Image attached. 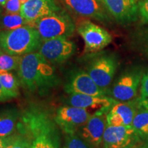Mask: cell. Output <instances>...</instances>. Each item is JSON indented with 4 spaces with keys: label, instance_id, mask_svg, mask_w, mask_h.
Here are the masks:
<instances>
[{
    "label": "cell",
    "instance_id": "1",
    "mask_svg": "<svg viewBox=\"0 0 148 148\" xmlns=\"http://www.w3.org/2000/svg\"><path fill=\"white\" fill-rule=\"evenodd\" d=\"M16 130L32 140V148H59L60 127L47 108L31 103L21 111Z\"/></svg>",
    "mask_w": 148,
    "mask_h": 148
},
{
    "label": "cell",
    "instance_id": "2",
    "mask_svg": "<svg viewBox=\"0 0 148 148\" xmlns=\"http://www.w3.org/2000/svg\"><path fill=\"white\" fill-rule=\"evenodd\" d=\"M16 71L21 86L30 92L42 95L60 82L54 68L39 52L22 56Z\"/></svg>",
    "mask_w": 148,
    "mask_h": 148
},
{
    "label": "cell",
    "instance_id": "3",
    "mask_svg": "<svg viewBox=\"0 0 148 148\" xmlns=\"http://www.w3.org/2000/svg\"><path fill=\"white\" fill-rule=\"evenodd\" d=\"M42 42L37 29L29 25L0 31V46L3 52L10 55L23 56L36 52Z\"/></svg>",
    "mask_w": 148,
    "mask_h": 148
},
{
    "label": "cell",
    "instance_id": "4",
    "mask_svg": "<svg viewBox=\"0 0 148 148\" xmlns=\"http://www.w3.org/2000/svg\"><path fill=\"white\" fill-rule=\"evenodd\" d=\"M32 27L37 29L42 41L56 38H67L73 35L75 28L71 18L60 10L38 18Z\"/></svg>",
    "mask_w": 148,
    "mask_h": 148
},
{
    "label": "cell",
    "instance_id": "5",
    "mask_svg": "<svg viewBox=\"0 0 148 148\" xmlns=\"http://www.w3.org/2000/svg\"><path fill=\"white\" fill-rule=\"evenodd\" d=\"M117 69V60L112 55L99 56L88 64L86 72L95 84L108 95Z\"/></svg>",
    "mask_w": 148,
    "mask_h": 148
},
{
    "label": "cell",
    "instance_id": "6",
    "mask_svg": "<svg viewBox=\"0 0 148 148\" xmlns=\"http://www.w3.org/2000/svg\"><path fill=\"white\" fill-rule=\"evenodd\" d=\"M76 29L84 40L85 51L87 52L101 50L112 42V36L106 29L88 19L77 22Z\"/></svg>",
    "mask_w": 148,
    "mask_h": 148
},
{
    "label": "cell",
    "instance_id": "7",
    "mask_svg": "<svg viewBox=\"0 0 148 148\" xmlns=\"http://www.w3.org/2000/svg\"><path fill=\"white\" fill-rule=\"evenodd\" d=\"M143 77L140 69H131L119 77L109 90L108 95L117 101L134 100Z\"/></svg>",
    "mask_w": 148,
    "mask_h": 148
},
{
    "label": "cell",
    "instance_id": "8",
    "mask_svg": "<svg viewBox=\"0 0 148 148\" xmlns=\"http://www.w3.org/2000/svg\"><path fill=\"white\" fill-rule=\"evenodd\" d=\"M90 115L89 111L86 109L66 105L57 109L54 119L64 134H71L77 133Z\"/></svg>",
    "mask_w": 148,
    "mask_h": 148
},
{
    "label": "cell",
    "instance_id": "9",
    "mask_svg": "<svg viewBox=\"0 0 148 148\" xmlns=\"http://www.w3.org/2000/svg\"><path fill=\"white\" fill-rule=\"evenodd\" d=\"M39 52L51 64L63 63L75 52V45L66 38H51L42 41Z\"/></svg>",
    "mask_w": 148,
    "mask_h": 148
},
{
    "label": "cell",
    "instance_id": "10",
    "mask_svg": "<svg viewBox=\"0 0 148 148\" xmlns=\"http://www.w3.org/2000/svg\"><path fill=\"white\" fill-rule=\"evenodd\" d=\"M138 136L132 125H106L103 133V148H134Z\"/></svg>",
    "mask_w": 148,
    "mask_h": 148
},
{
    "label": "cell",
    "instance_id": "11",
    "mask_svg": "<svg viewBox=\"0 0 148 148\" xmlns=\"http://www.w3.org/2000/svg\"><path fill=\"white\" fill-rule=\"evenodd\" d=\"M64 90L67 94L107 96L106 92L95 84L87 72L82 69L74 70L70 72Z\"/></svg>",
    "mask_w": 148,
    "mask_h": 148
},
{
    "label": "cell",
    "instance_id": "12",
    "mask_svg": "<svg viewBox=\"0 0 148 148\" xmlns=\"http://www.w3.org/2000/svg\"><path fill=\"white\" fill-rule=\"evenodd\" d=\"M108 110H97L91 114L85 124L79 129L77 134L94 148L102 143L103 133L106 130V114Z\"/></svg>",
    "mask_w": 148,
    "mask_h": 148
},
{
    "label": "cell",
    "instance_id": "13",
    "mask_svg": "<svg viewBox=\"0 0 148 148\" xmlns=\"http://www.w3.org/2000/svg\"><path fill=\"white\" fill-rule=\"evenodd\" d=\"M137 100L129 101H116L106 114L107 125L120 126L132 125L133 119L137 112Z\"/></svg>",
    "mask_w": 148,
    "mask_h": 148
},
{
    "label": "cell",
    "instance_id": "14",
    "mask_svg": "<svg viewBox=\"0 0 148 148\" xmlns=\"http://www.w3.org/2000/svg\"><path fill=\"white\" fill-rule=\"evenodd\" d=\"M60 10L55 0H28L21 5L20 14L32 27L38 18Z\"/></svg>",
    "mask_w": 148,
    "mask_h": 148
},
{
    "label": "cell",
    "instance_id": "15",
    "mask_svg": "<svg viewBox=\"0 0 148 148\" xmlns=\"http://www.w3.org/2000/svg\"><path fill=\"white\" fill-rule=\"evenodd\" d=\"M64 5L74 13L84 17L107 22L109 18L97 0H62Z\"/></svg>",
    "mask_w": 148,
    "mask_h": 148
},
{
    "label": "cell",
    "instance_id": "16",
    "mask_svg": "<svg viewBox=\"0 0 148 148\" xmlns=\"http://www.w3.org/2000/svg\"><path fill=\"white\" fill-rule=\"evenodd\" d=\"M65 103L72 106L78 107L89 111L92 110H109L115 102L113 98L107 96H95L84 94H68Z\"/></svg>",
    "mask_w": 148,
    "mask_h": 148
},
{
    "label": "cell",
    "instance_id": "17",
    "mask_svg": "<svg viewBox=\"0 0 148 148\" xmlns=\"http://www.w3.org/2000/svg\"><path fill=\"white\" fill-rule=\"evenodd\" d=\"M105 7L118 22L126 23L136 18V5L130 0H101Z\"/></svg>",
    "mask_w": 148,
    "mask_h": 148
},
{
    "label": "cell",
    "instance_id": "18",
    "mask_svg": "<svg viewBox=\"0 0 148 148\" xmlns=\"http://www.w3.org/2000/svg\"><path fill=\"white\" fill-rule=\"evenodd\" d=\"M20 116L21 111L14 107L0 110V136L5 137L16 132Z\"/></svg>",
    "mask_w": 148,
    "mask_h": 148
},
{
    "label": "cell",
    "instance_id": "19",
    "mask_svg": "<svg viewBox=\"0 0 148 148\" xmlns=\"http://www.w3.org/2000/svg\"><path fill=\"white\" fill-rule=\"evenodd\" d=\"M132 126L138 137L148 139V110L138 107Z\"/></svg>",
    "mask_w": 148,
    "mask_h": 148
},
{
    "label": "cell",
    "instance_id": "20",
    "mask_svg": "<svg viewBox=\"0 0 148 148\" xmlns=\"http://www.w3.org/2000/svg\"><path fill=\"white\" fill-rule=\"evenodd\" d=\"M0 82L5 90L13 98L19 95V86L21 85L18 76L10 71H3L0 74Z\"/></svg>",
    "mask_w": 148,
    "mask_h": 148
},
{
    "label": "cell",
    "instance_id": "21",
    "mask_svg": "<svg viewBox=\"0 0 148 148\" xmlns=\"http://www.w3.org/2000/svg\"><path fill=\"white\" fill-rule=\"evenodd\" d=\"M25 25H29V23L19 13H7L0 20V26L3 30L16 29Z\"/></svg>",
    "mask_w": 148,
    "mask_h": 148
},
{
    "label": "cell",
    "instance_id": "22",
    "mask_svg": "<svg viewBox=\"0 0 148 148\" xmlns=\"http://www.w3.org/2000/svg\"><path fill=\"white\" fill-rule=\"evenodd\" d=\"M5 148H32V143L26 135L16 130L14 134L7 136Z\"/></svg>",
    "mask_w": 148,
    "mask_h": 148
},
{
    "label": "cell",
    "instance_id": "23",
    "mask_svg": "<svg viewBox=\"0 0 148 148\" xmlns=\"http://www.w3.org/2000/svg\"><path fill=\"white\" fill-rule=\"evenodd\" d=\"M22 56L10 55L2 52L0 53V69L4 71H17L21 63Z\"/></svg>",
    "mask_w": 148,
    "mask_h": 148
},
{
    "label": "cell",
    "instance_id": "24",
    "mask_svg": "<svg viewBox=\"0 0 148 148\" xmlns=\"http://www.w3.org/2000/svg\"><path fill=\"white\" fill-rule=\"evenodd\" d=\"M64 148H94L77 133L65 134Z\"/></svg>",
    "mask_w": 148,
    "mask_h": 148
},
{
    "label": "cell",
    "instance_id": "25",
    "mask_svg": "<svg viewBox=\"0 0 148 148\" xmlns=\"http://www.w3.org/2000/svg\"><path fill=\"white\" fill-rule=\"evenodd\" d=\"M138 107L148 110V70L140 81V96L137 99Z\"/></svg>",
    "mask_w": 148,
    "mask_h": 148
},
{
    "label": "cell",
    "instance_id": "26",
    "mask_svg": "<svg viewBox=\"0 0 148 148\" xmlns=\"http://www.w3.org/2000/svg\"><path fill=\"white\" fill-rule=\"evenodd\" d=\"M21 5L20 0H8L4 7L7 13H19Z\"/></svg>",
    "mask_w": 148,
    "mask_h": 148
},
{
    "label": "cell",
    "instance_id": "27",
    "mask_svg": "<svg viewBox=\"0 0 148 148\" xmlns=\"http://www.w3.org/2000/svg\"><path fill=\"white\" fill-rule=\"evenodd\" d=\"M138 12L142 22L148 24V0H143L138 5Z\"/></svg>",
    "mask_w": 148,
    "mask_h": 148
},
{
    "label": "cell",
    "instance_id": "28",
    "mask_svg": "<svg viewBox=\"0 0 148 148\" xmlns=\"http://www.w3.org/2000/svg\"><path fill=\"white\" fill-rule=\"evenodd\" d=\"M12 99H13L12 96L5 89L0 82V103L10 101Z\"/></svg>",
    "mask_w": 148,
    "mask_h": 148
},
{
    "label": "cell",
    "instance_id": "29",
    "mask_svg": "<svg viewBox=\"0 0 148 148\" xmlns=\"http://www.w3.org/2000/svg\"><path fill=\"white\" fill-rule=\"evenodd\" d=\"M7 144V136H0V148H5Z\"/></svg>",
    "mask_w": 148,
    "mask_h": 148
},
{
    "label": "cell",
    "instance_id": "30",
    "mask_svg": "<svg viewBox=\"0 0 148 148\" xmlns=\"http://www.w3.org/2000/svg\"><path fill=\"white\" fill-rule=\"evenodd\" d=\"M8 0H0V5H2V6H5V3H6Z\"/></svg>",
    "mask_w": 148,
    "mask_h": 148
},
{
    "label": "cell",
    "instance_id": "31",
    "mask_svg": "<svg viewBox=\"0 0 148 148\" xmlns=\"http://www.w3.org/2000/svg\"><path fill=\"white\" fill-rule=\"evenodd\" d=\"M134 148H148V143H146L145 145L140 146V147H134Z\"/></svg>",
    "mask_w": 148,
    "mask_h": 148
},
{
    "label": "cell",
    "instance_id": "32",
    "mask_svg": "<svg viewBox=\"0 0 148 148\" xmlns=\"http://www.w3.org/2000/svg\"><path fill=\"white\" fill-rule=\"evenodd\" d=\"M130 1L132 3H133L134 5H136V2H137L138 0H130Z\"/></svg>",
    "mask_w": 148,
    "mask_h": 148
},
{
    "label": "cell",
    "instance_id": "33",
    "mask_svg": "<svg viewBox=\"0 0 148 148\" xmlns=\"http://www.w3.org/2000/svg\"><path fill=\"white\" fill-rule=\"evenodd\" d=\"M27 1H28V0H20V1H21V3L22 5L24 4L25 2H27Z\"/></svg>",
    "mask_w": 148,
    "mask_h": 148
},
{
    "label": "cell",
    "instance_id": "34",
    "mask_svg": "<svg viewBox=\"0 0 148 148\" xmlns=\"http://www.w3.org/2000/svg\"><path fill=\"white\" fill-rule=\"evenodd\" d=\"M2 52H3V50H2V49H1V46H0V53H1Z\"/></svg>",
    "mask_w": 148,
    "mask_h": 148
},
{
    "label": "cell",
    "instance_id": "35",
    "mask_svg": "<svg viewBox=\"0 0 148 148\" xmlns=\"http://www.w3.org/2000/svg\"><path fill=\"white\" fill-rule=\"evenodd\" d=\"M3 71H2V70H1V69H0V74H1V73H2Z\"/></svg>",
    "mask_w": 148,
    "mask_h": 148
},
{
    "label": "cell",
    "instance_id": "36",
    "mask_svg": "<svg viewBox=\"0 0 148 148\" xmlns=\"http://www.w3.org/2000/svg\"><path fill=\"white\" fill-rule=\"evenodd\" d=\"M147 54H148V48H147Z\"/></svg>",
    "mask_w": 148,
    "mask_h": 148
},
{
    "label": "cell",
    "instance_id": "37",
    "mask_svg": "<svg viewBox=\"0 0 148 148\" xmlns=\"http://www.w3.org/2000/svg\"><path fill=\"white\" fill-rule=\"evenodd\" d=\"M99 1H101V0H99Z\"/></svg>",
    "mask_w": 148,
    "mask_h": 148
},
{
    "label": "cell",
    "instance_id": "38",
    "mask_svg": "<svg viewBox=\"0 0 148 148\" xmlns=\"http://www.w3.org/2000/svg\"><path fill=\"white\" fill-rule=\"evenodd\" d=\"M0 12H1V10H0Z\"/></svg>",
    "mask_w": 148,
    "mask_h": 148
},
{
    "label": "cell",
    "instance_id": "39",
    "mask_svg": "<svg viewBox=\"0 0 148 148\" xmlns=\"http://www.w3.org/2000/svg\"></svg>",
    "mask_w": 148,
    "mask_h": 148
}]
</instances>
